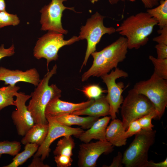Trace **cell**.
I'll use <instances>...</instances> for the list:
<instances>
[{
  "mask_svg": "<svg viewBox=\"0 0 167 167\" xmlns=\"http://www.w3.org/2000/svg\"><path fill=\"white\" fill-rule=\"evenodd\" d=\"M128 49L127 39L121 36L101 50L92 53V64L82 75V81L91 76L101 77L117 67L118 64L126 58Z\"/></svg>",
  "mask_w": 167,
  "mask_h": 167,
  "instance_id": "1",
  "label": "cell"
},
{
  "mask_svg": "<svg viewBox=\"0 0 167 167\" xmlns=\"http://www.w3.org/2000/svg\"><path fill=\"white\" fill-rule=\"evenodd\" d=\"M157 25V21L147 12H141L127 18L116 32L126 38L128 49H138L147 43Z\"/></svg>",
  "mask_w": 167,
  "mask_h": 167,
  "instance_id": "2",
  "label": "cell"
},
{
  "mask_svg": "<svg viewBox=\"0 0 167 167\" xmlns=\"http://www.w3.org/2000/svg\"><path fill=\"white\" fill-rule=\"evenodd\" d=\"M57 66L55 64L50 71H48L31 93V99L27 106L35 123L48 124L45 114L46 106L52 100L61 96V90L55 84L49 85V80L57 73Z\"/></svg>",
  "mask_w": 167,
  "mask_h": 167,
  "instance_id": "3",
  "label": "cell"
},
{
  "mask_svg": "<svg viewBox=\"0 0 167 167\" xmlns=\"http://www.w3.org/2000/svg\"><path fill=\"white\" fill-rule=\"evenodd\" d=\"M156 131L142 129L123 155V164L126 167H148V152L154 144Z\"/></svg>",
  "mask_w": 167,
  "mask_h": 167,
  "instance_id": "4",
  "label": "cell"
},
{
  "mask_svg": "<svg viewBox=\"0 0 167 167\" xmlns=\"http://www.w3.org/2000/svg\"><path fill=\"white\" fill-rule=\"evenodd\" d=\"M133 88L151 102L157 113V118L160 119L167 105V80L153 72L149 79L136 83Z\"/></svg>",
  "mask_w": 167,
  "mask_h": 167,
  "instance_id": "5",
  "label": "cell"
},
{
  "mask_svg": "<svg viewBox=\"0 0 167 167\" xmlns=\"http://www.w3.org/2000/svg\"><path fill=\"white\" fill-rule=\"evenodd\" d=\"M105 17L96 12L87 19L85 25L81 27L78 37L79 40L86 39L87 46L80 71L83 66L86 65L90 55L96 51V45L103 35L106 34L110 35L116 32L115 28L105 26L103 20Z\"/></svg>",
  "mask_w": 167,
  "mask_h": 167,
  "instance_id": "6",
  "label": "cell"
},
{
  "mask_svg": "<svg viewBox=\"0 0 167 167\" xmlns=\"http://www.w3.org/2000/svg\"><path fill=\"white\" fill-rule=\"evenodd\" d=\"M63 34L52 31H48L38 38L33 49L34 56L37 59L46 60L48 71L49 63L57 60L59 50L62 47L71 45L79 40L78 36H73L68 40L64 39Z\"/></svg>",
  "mask_w": 167,
  "mask_h": 167,
  "instance_id": "7",
  "label": "cell"
},
{
  "mask_svg": "<svg viewBox=\"0 0 167 167\" xmlns=\"http://www.w3.org/2000/svg\"><path fill=\"white\" fill-rule=\"evenodd\" d=\"M122 104L121 114L126 130L131 122L155 110L154 105L146 97L133 88L128 91Z\"/></svg>",
  "mask_w": 167,
  "mask_h": 167,
  "instance_id": "8",
  "label": "cell"
},
{
  "mask_svg": "<svg viewBox=\"0 0 167 167\" xmlns=\"http://www.w3.org/2000/svg\"><path fill=\"white\" fill-rule=\"evenodd\" d=\"M128 76L127 72L117 67L114 70H112L110 73L101 77L107 88L106 97L110 106L109 115L112 120L116 118V114L124 100L122 94L124 91V84L122 82L116 83V80L119 78Z\"/></svg>",
  "mask_w": 167,
  "mask_h": 167,
  "instance_id": "9",
  "label": "cell"
},
{
  "mask_svg": "<svg viewBox=\"0 0 167 167\" xmlns=\"http://www.w3.org/2000/svg\"><path fill=\"white\" fill-rule=\"evenodd\" d=\"M67 0H51L48 5L44 6L40 10L41 13V29L46 31H52L63 34H66L68 31L62 26V13L66 9L75 11L73 7L65 6L63 2Z\"/></svg>",
  "mask_w": 167,
  "mask_h": 167,
  "instance_id": "10",
  "label": "cell"
},
{
  "mask_svg": "<svg viewBox=\"0 0 167 167\" xmlns=\"http://www.w3.org/2000/svg\"><path fill=\"white\" fill-rule=\"evenodd\" d=\"M45 116L49 126L48 132L44 142L39 146L33 156L41 157L43 161L49 156L50 146L55 140L61 137L73 135L77 138L84 131L80 128H73L62 125L48 115Z\"/></svg>",
  "mask_w": 167,
  "mask_h": 167,
  "instance_id": "11",
  "label": "cell"
},
{
  "mask_svg": "<svg viewBox=\"0 0 167 167\" xmlns=\"http://www.w3.org/2000/svg\"><path fill=\"white\" fill-rule=\"evenodd\" d=\"M113 146L106 141L84 143L79 145L78 165L79 167H95L96 161L102 154H107L113 150Z\"/></svg>",
  "mask_w": 167,
  "mask_h": 167,
  "instance_id": "12",
  "label": "cell"
},
{
  "mask_svg": "<svg viewBox=\"0 0 167 167\" xmlns=\"http://www.w3.org/2000/svg\"><path fill=\"white\" fill-rule=\"evenodd\" d=\"M15 96L16 99L15 103L16 109L12 112L11 118L18 135L23 137L35 124L32 114L26 105V101L31 96L20 92H17Z\"/></svg>",
  "mask_w": 167,
  "mask_h": 167,
  "instance_id": "13",
  "label": "cell"
},
{
  "mask_svg": "<svg viewBox=\"0 0 167 167\" xmlns=\"http://www.w3.org/2000/svg\"><path fill=\"white\" fill-rule=\"evenodd\" d=\"M40 75L35 68L25 71L19 70H11L2 66L0 67V81L5 85H15L19 82L29 83L36 86L40 81Z\"/></svg>",
  "mask_w": 167,
  "mask_h": 167,
  "instance_id": "14",
  "label": "cell"
},
{
  "mask_svg": "<svg viewBox=\"0 0 167 167\" xmlns=\"http://www.w3.org/2000/svg\"><path fill=\"white\" fill-rule=\"evenodd\" d=\"M93 100V99H90L86 101L75 103L62 101L59 98H55L51 100L47 105L45 114L54 117L71 113L87 107Z\"/></svg>",
  "mask_w": 167,
  "mask_h": 167,
  "instance_id": "15",
  "label": "cell"
},
{
  "mask_svg": "<svg viewBox=\"0 0 167 167\" xmlns=\"http://www.w3.org/2000/svg\"><path fill=\"white\" fill-rule=\"evenodd\" d=\"M110 116H104L98 119L85 131H84L77 137L84 143H89L92 139L106 140L105 131L110 119Z\"/></svg>",
  "mask_w": 167,
  "mask_h": 167,
  "instance_id": "16",
  "label": "cell"
},
{
  "mask_svg": "<svg viewBox=\"0 0 167 167\" xmlns=\"http://www.w3.org/2000/svg\"><path fill=\"white\" fill-rule=\"evenodd\" d=\"M110 106L106 96L102 95L100 98L94 100L87 107L75 111L72 114L78 115H87L89 116L99 118L109 115Z\"/></svg>",
  "mask_w": 167,
  "mask_h": 167,
  "instance_id": "17",
  "label": "cell"
},
{
  "mask_svg": "<svg viewBox=\"0 0 167 167\" xmlns=\"http://www.w3.org/2000/svg\"><path fill=\"white\" fill-rule=\"evenodd\" d=\"M126 130L122 121L115 118L113 119L105 131L106 141L113 146L121 147L126 143L127 139L124 137Z\"/></svg>",
  "mask_w": 167,
  "mask_h": 167,
  "instance_id": "18",
  "label": "cell"
},
{
  "mask_svg": "<svg viewBox=\"0 0 167 167\" xmlns=\"http://www.w3.org/2000/svg\"><path fill=\"white\" fill-rule=\"evenodd\" d=\"M53 117L62 125L68 126L73 125H78L84 129L89 128L99 119V118L89 116L82 117L72 113L61 115Z\"/></svg>",
  "mask_w": 167,
  "mask_h": 167,
  "instance_id": "19",
  "label": "cell"
},
{
  "mask_svg": "<svg viewBox=\"0 0 167 167\" xmlns=\"http://www.w3.org/2000/svg\"><path fill=\"white\" fill-rule=\"evenodd\" d=\"M49 129L48 124L35 123L27 132L21 140L22 144H36L40 146L45 140Z\"/></svg>",
  "mask_w": 167,
  "mask_h": 167,
  "instance_id": "20",
  "label": "cell"
},
{
  "mask_svg": "<svg viewBox=\"0 0 167 167\" xmlns=\"http://www.w3.org/2000/svg\"><path fill=\"white\" fill-rule=\"evenodd\" d=\"M147 12L158 22L160 29L167 26V0H161L155 8L148 9Z\"/></svg>",
  "mask_w": 167,
  "mask_h": 167,
  "instance_id": "21",
  "label": "cell"
},
{
  "mask_svg": "<svg viewBox=\"0 0 167 167\" xmlns=\"http://www.w3.org/2000/svg\"><path fill=\"white\" fill-rule=\"evenodd\" d=\"M39 146L35 143H28L25 144L24 150L15 156L11 163L3 167H17L22 165L36 153Z\"/></svg>",
  "mask_w": 167,
  "mask_h": 167,
  "instance_id": "22",
  "label": "cell"
},
{
  "mask_svg": "<svg viewBox=\"0 0 167 167\" xmlns=\"http://www.w3.org/2000/svg\"><path fill=\"white\" fill-rule=\"evenodd\" d=\"M20 89L18 86L10 85L0 88V111L7 106H15L14 97Z\"/></svg>",
  "mask_w": 167,
  "mask_h": 167,
  "instance_id": "23",
  "label": "cell"
},
{
  "mask_svg": "<svg viewBox=\"0 0 167 167\" xmlns=\"http://www.w3.org/2000/svg\"><path fill=\"white\" fill-rule=\"evenodd\" d=\"M71 136H64L58 141L53 151L55 156L63 155L70 157L72 156V150L75 147V143Z\"/></svg>",
  "mask_w": 167,
  "mask_h": 167,
  "instance_id": "24",
  "label": "cell"
},
{
  "mask_svg": "<svg viewBox=\"0 0 167 167\" xmlns=\"http://www.w3.org/2000/svg\"><path fill=\"white\" fill-rule=\"evenodd\" d=\"M21 147L20 143L16 141H0V158L3 154L15 156L20 151Z\"/></svg>",
  "mask_w": 167,
  "mask_h": 167,
  "instance_id": "25",
  "label": "cell"
},
{
  "mask_svg": "<svg viewBox=\"0 0 167 167\" xmlns=\"http://www.w3.org/2000/svg\"><path fill=\"white\" fill-rule=\"evenodd\" d=\"M149 59L154 66L153 72L160 78L167 80V58L160 59L150 55Z\"/></svg>",
  "mask_w": 167,
  "mask_h": 167,
  "instance_id": "26",
  "label": "cell"
},
{
  "mask_svg": "<svg viewBox=\"0 0 167 167\" xmlns=\"http://www.w3.org/2000/svg\"><path fill=\"white\" fill-rule=\"evenodd\" d=\"M82 91L89 100L97 99L102 95L105 91L98 84H92L84 86Z\"/></svg>",
  "mask_w": 167,
  "mask_h": 167,
  "instance_id": "27",
  "label": "cell"
},
{
  "mask_svg": "<svg viewBox=\"0 0 167 167\" xmlns=\"http://www.w3.org/2000/svg\"><path fill=\"white\" fill-rule=\"evenodd\" d=\"M20 22L17 15L9 13L6 11H0V29L9 26H17Z\"/></svg>",
  "mask_w": 167,
  "mask_h": 167,
  "instance_id": "28",
  "label": "cell"
},
{
  "mask_svg": "<svg viewBox=\"0 0 167 167\" xmlns=\"http://www.w3.org/2000/svg\"><path fill=\"white\" fill-rule=\"evenodd\" d=\"M157 113L155 110L139 118L137 120L142 129L147 131L152 130L154 125L152 123V119L157 118Z\"/></svg>",
  "mask_w": 167,
  "mask_h": 167,
  "instance_id": "29",
  "label": "cell"
},
{
  "mask_svg": "<svg viewBox=\"0 0 167 167\" xmlns=\"http://www.w3.org/2000/svg\"><path fill=\"white\" fill-rule=\"evenodd\" d=\"M126 130L124 135V137L126 139L138 133L141 131L142 128L137 120H136L131 122Z\"/></svg>",
  "mask_w": 167,
  "mask_h": 167,
  "instance_id": "30",
  "label": "cell"
},
{
  "mask_svg": "<svg viewBox=\"0 0 167 167\" xmlns=\"http://www.w3.org/2000/svg\"><path fill=\"white\" fill-rule=\"evenodd\" d=\"M54 159L58 167H70L73 161L71 157L63 155H56Z\"/></svg>",
  "mask_w": 167,
  "mask_h": 167,
  "instance_id": "31",
  "label": "cell"
},
{
  "mask_svg": "<svg viewBox=\"0 0 167 167\" xmlns=\"http://www.w3.org/2000/svg\"><path fill=\"white\" fill-rule=\"evenodd\" d=\"M126 0H109V3L113 5L117 4L120 1L124 2ZM133 1L134 0H130ZM144 6L148 9L153 8L155 6L159 5L160 0H140Z\"/></svg>",
  "mask_w": 167,
  "mask_h": 167,
  "instance_id": "32",
  "label": "cell"
},
{
  "mask_svg": "<svg viewBox=\"0 0 167 167\" xmlns=\"http://www.w3.org/2000/svg\"><path fill=\"white\" fill-rule=\"evenodd\" d=\"M160 35L153 38V41L157 44L167 45V26L165 27L158 31Z\"/></svg>",
  "mask_w": 167,
  "mask_h": 167,
  "instance_id": "33",
  "label": "cell"
},
{
  "mask_svg": "<svg viewBox=\"0 0 167 167\" xmlns=\"http://www.w3.org/2000/svg\"><path fill=\"white\" fill-rule=\"evenodd\" d=\"M15 53V47L13 44L7 49L4 47L3 44L1 45L0 46V60L4 57L12 56Z\"/></svg>",
  "mask_w": 167,
  "mask_h": 167,
  "instance_id": "34",
  "label": "cell"
},
{
  "mask_svg": "<svg viewBox=\"0 0 167 167\" xmlns=\"http://www.w3.org/2000/svg\"><path fill=\"white\" fill-rule=\"evenodd\" d=\"M157 54V58L160 59L167 58V45L157 44L155 46Z\"/></svg>",
  "mask_w": 167,
  "mask_h": 167,
  "instance_id": "35",
  "label": "cell"
},
{
  "mask_svg": "<svg viewBox=\"0 0 167 167\" xmlns=\"http://www.w3.org/2000/svg\"><path fill=\"white\" fill-rule=\"evenodd\" d=\"M123 155L122 153L118 152L117 155L113 159L111 165L109 166H103V167H122L123 166L122 162Z\"/></svg>",
  "mask_w": 167,
  "mask_h": 167,
  "instance_id": "36",
  "label": "cell"
},
{
  "mask_svg": "<svg viewBox=\"0 0 167 167\" xmlns=\"http://www.w3.org/2000/svg\"><path fill=\"white\" fill-rule=\"evenodd\" d=\"M40 157L33 156L32 162L28 165V167H50L49 165L45 164Z\"/></svg>",
  "mask_w": 167,
  "mask_h": 167,
  "instance_id": "37",
  "label": "cell"
},
{
  "mask_svg": "<svg viewBox=\"0 0 167 167\" xmlns=\"http://www.w3.org/2000/svg\"><path fill=\"white\" fill-rule=\"evenodd\" d=\"M167 158L163 161L161 162L156 163L152 161H148V167H167Z\"/></svg>",
  "mask_w": 167,
  "mask_h": 167,
  "instance_id": "38",
  "label": "cell"
},
{
  "mask_svg": "<svg viewBox=\"0 0 167 167\" xmlns=\"http://www.w3.org/2000/svg\"><path fill=\"white\" fill-rule=\"evenodd\" d=\"M6 5L5 0H0V11H6Z\"/></svg>",
  "mask_w": 167,
  "mask_h": 167,
  "instance_id": "39",
  "label": "cell"
},
{
  "mask_svg": "<svg viewBox=\"0 0 167 167\" xmlns=\"http://www.w3.org/2000/svg\"><path fill=\"white\" fill-rule=\"evenodd\" d=\"M92 3L94 4L100 0H89Z\"/></svg>",
  "mask_w": 167,
  "mask_h": 167,
  "instance_id": "40",
  "label": "cell"
}]
</instances>
